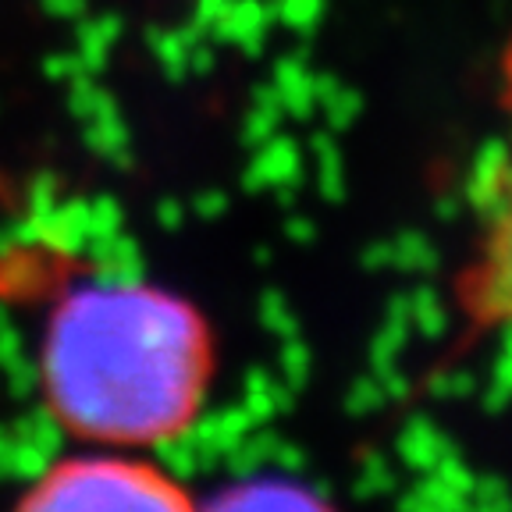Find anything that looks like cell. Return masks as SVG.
I'll return each mask as SVG.
<instances>
[{
    "label": "cell",
    "mask_w": 512,
    "mask_h": 512,
    "mask_svg": "<svg viewBox=\"0 0 512 512\" xmlns=\"http://www.w3.org/2000/svg\"><path fill=\"white\" fill-rule=\"evenodd\" d=\"M214 370L200 306L157 281H82L43 324V402L82 445L146 452L182 438L207 406Z\"/></svg>",
    "instance_id": "cell-1"
},
{
    "label": "cell",
    "mask_w": 512,
    "mask_h": 512,
    "mask_svg": "<svg viewBox=\"0 0 512 512\" xmlns=\"http://www.w3.org/2000/svg\"><path fill=\"white\" fill-rule=\"evenodd\" d=\"M495 104L502 132L473 171V228L452 299L470 331L512 338V29L498 54Z\"/></svg>",
    "instance_id": "cell-2"
},
{
    "label": "cell",
    "mask_w": 512,
    "mask_h": 512,
    "mask_svg": "<svg viewBox=\"0 0 512 512\" xmlns=\"http://www.w3.org/2000/svg\"><path fill=\"white\" fill-rule=\"evenodd\" d=\"M25 505L40 512L182 509L189 495L171 473L143 459L136 448L82 445L32 480Z\"/></svg>",
    "instance_id": "cell-3"
}]
</instances>
